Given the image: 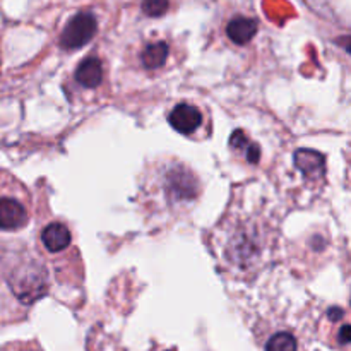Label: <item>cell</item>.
<instances>
[{
    "instance_id": "6da1fadb",
    "label": "cell",
    "mask_w": 351,
    "mask_h": 351,
    "mask_svg": "<svg viewBox=\"0 0 351 351\" xmlns=\"http://www.w3.org/2000/svg\"><path fill=\"white\" fill-rule=\"evenodd\" d=\"M201 180L189 165L177 160L160 161L149 168L144 185L147 202L160 213L180 215L197 202Z\"/></svg>"
},
{
    "instance_id": "7a4b0ae2",
    "label": "cell",
    "mask_w": 351,
    "mask_h": 351,
    "mask_svg": "<svg viewBox=\"0 0 351 351\" xmlns=\"http://www.w3.org/2000/svg\"><path fill=\"white\" fill-rule=\"evenodd\" d=\"M263 239L257 233V228H254L249 223H243L242 226L233 230L232 239L226 245V256L232 266L237 269L247 271L254 269L257 261L263 257Z\"/></svg>"
},
{
    "instance_id": "3957f363",
    "label": "cell",
    "mask_w": 351,
    "mask_h": 351,
    "mask_svg": "<svg viewBox=\"0 0 351 351\" xmlns=\"http://www.w3.org/2000/svg\"><path fill=\"white\" fill-rule=\"evenodd\" d=\"M98 21L91 12H79L69 19L60 34V47L64 50H79L95 38Z\"/></svg>"
},
{
    "instance_id": "277c9868",
    "label": "cell",
    "mask_w": 351,
    "mask_h": 351,
    "mask_svg": "<svg viewBox=\"0 0 351 351\" xmlns=\"http://www.w3.org/2000/svg\"><path fill=\"white\" fill-rule=\"evenodd\" d=\"M168 122L182 136H194L204 123V115L202 110L192 103H178L168 113Z\"/></svg>"
},
{
    "instance_id": "5b68a950",
    "label": "cell",
    "mask_w": 351,
    "mask_h": 351,
    "mask_svg": "<svg viewBox=\"0 0 351 351\" xmlns=\"http://www.w3.org/2000/svg\"><path fill=\"white\" fill-rule=\"evenodd\" d=\"M27 221H29V211L21 199L14 195L0 197V230L14 232V230L24 228Z\"/></svg>"
},
{
    "instance_id": "8992f818",
    "label": "cell",
    "mask_w": 351,
    "mask_h": 351,
    "mask_svg": "<svg viewBox=\"0 0 351 351\" xmlns=\"http://www.w3.org/2000/svg\"><path fill=\"white\" fill-rule=\"evenodd\" d=\"M103 77H105V69H103V62L98 57L82 58L74 72V81L86 89L98 88L103 82Z\"/></svg>"
},
{
    "instance_id": "52a82bcc",
    "label": "cell",
    "mask_w": 351,
    "mask_h": 351,
    "mask_svg": "<svg viewBox=\"0 0 351 351\" xmlns=\"http://www.w3.org/2000/svg\"><path fill=\"white\" fill-rule=\"evenodd\" d=\"M45 250L50 254H58L67 249L72 242V235L67 226L60 221H53L43 228L40 235Z\"/></svg>"
},
{
    "instance_id": "ba28073f",
    "label": "cell",
    "mask_w": 351,
    "mask_h": 351,
    "mask_svg": "<svg viewBox=\"0 0 351 351\" xmlns=\"http://www.w3.org/2000/svg\"><path fill=\"white\" fill-rule=\"evenodd\" d=\"M170 57V45L167 41H149L139 51L141 67L146 71H160Z\"/></svg>"
},
{
    "instance_id": "9c48e42d",
    "label": "cell",
    "mask_w": 351,
    "mask_h": 351,
    "mask_svg": "<svg viewBox=\"0 0 351 351\" xmlns=\"http://www.w3.org/2000/svg\"><path fill=\"white\" fill-rule=\"evenodd\" d=\"M259 24L256 19L245 16H237L226 24V36L235 45H247L257 34Z\"/></svg>"
},
{
    "instance_id": "30bf717a",
    "label": "cell",
    "mask_w": 351,
    "mask_h": 351,
    "mask_svg": "<svg viewBox=\"0 0 351 351\" xmlns=\"http://www.w3.org/2000/svg\"><path fill=\"white\" fill-rule=\"evenodd\" d=\"M295 165L307 178H322L326 173V160L321 153L312 149H298Z\"/></svg>"
},
{
    "instance_id": "8fae6325",
    "label": "cell",
    "mask_w": 351,
    "mask_h": 351,
    "mask_svg": "<svg viewBox=\"0 0 351 351\" xmlns=\"http://www.w3.org/2000/svg\"><path fill=\"white\" fill-rule=\"evenodd\" d=\"M230 149L239 154L245 163L257 165L261 161V147L249 139L245 132L235 130L230 137Z\"/></svg>"
},
{
    "instance_id": "7c38bea8",
    "label": "cell",
    "mask_w": 351,
    "mask_h": 351,
    "mask_svg": "<svg viewBox=\"0 0 351 351\" xmlns=\"http://www.w3.org/2000/svg\"><path fill=\"white\" fill-rule=\"evenodd\" d=\"M266 351H298V343L291 332H274L264 346Z\"/></svg>"
},
{
    "instance_id": "4fadbf2b",
    "label": "cell",
    "mask_w": 351,
    "mask_h": 351,
    "mask_svg": "<svg viewBox=\"0 0 351 351\" xmlns=\"http://www.w3.org/2000/svg\"><path fill=\"white\" fill-rule=\"evenodd\" d=\"M141 9L147 17H161L170 9V0H143Z\"/></svg>"
},
{
    "instance_id": "5bb4252c",
    "label": "cell",
    "mask_w": 351,
    "mask_h": 351,
    "mask_svg": "<svg viewBox=\"0 0 351 351\" xmlns=\"http://www.w3.org/2000/svg\"><path fill=\"white\" fill-rule=\"evenodd\" d=\"M21 351H41V348L38 346V343H29V345H24Z\"/></svg>"
}]
</instances>
